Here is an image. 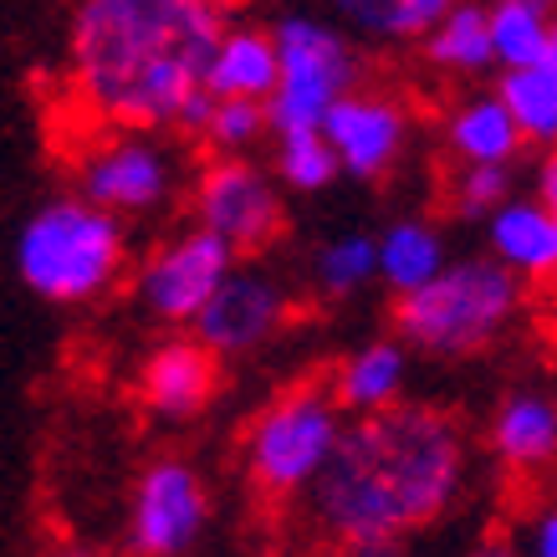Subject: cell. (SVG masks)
Here are the masks:
<instances>
[{
	"label": "cell",
	"instance_id": "obj_27",
	"mask_svg": "<svg viewBox=\"0 0 557 557\" xmlns=\"http://www.w3.org/2000/svg\"><path fill=\"white\" fill-rule=\"evenodd\" d=\"M460 0H388L384 11V32L379 36H394V41H414V36H430L440 21L456 11Z\"/></svg>",
	"mask_w": 557,
	"mask_h": 557
},
{
	"label": "cell",
	"instance_id": "obj_28",
	"mask_svg": "<svg viewBox=\"0 0 557 557\" xmlns=\"http://www.w3.org/2000/svg\"><path fill=\"white\" fill-rule=\"evenodd\" d=\"M343 16L354 21L358 32H369V36H379L384 32V11H388V0H333Z\"/></svg>",
	"mask_w": 557,
	"mask_h": 557
},
{
	"label": "cell",
	"instance_id": "obj_29",
	"mask_svg": "<svg viewBox=\"0 0 557 557\" xmlns=\"http://www.w3.org/2000/svg\"><path fill=\"white\" fill-rule=\"evenodd\" d=\"M527 547H532V557H557V507H547L532 522V542Z\"/></svg>",
	"mask_w": 557,
	"mask_h": 557
},
{
	"label": "cell",
	"instance_id": "obj_24",
	"mask_svg": "<svg viewBox=\"0 0 557 557\" xmlns=\"http://www.w3.org/2000/svg\"><path fill=\"white\" fill-rule=\"evenodd\" d=\"M276 170H282V180H287L292 189L312 195V189H327L333 180H338L343 159L333 153V144H327L322 134H302V138H282Z\"/></svg>",
	"mask_w": 557,
	"mask_h": 557
},
{
	"label": "cell",
	"instance_id": "obj_26",
	"mask_svg": "<svg viewBox=\"0 0 557 557\" xmlns=\"http://www.w3.org/2000/svg\"><path fill=\"white\" fill-rule=\"evenodd\" d=\"M261 128H271L267 102H215V119H210L205 138L215 149H246L261 138Z\"/></svg>",
	"mask_w": 557,
	"mask_h": 557
},
{
	"label": "cell",
	"instance_id": "obj_4",
	"mask_svg": "<svg viewBox=\"0 0 557 557\" xmlns=\"http://www.w3.org/2000/svg\"><path fill=\"white\" fill-rule=\"evenodd\" d=\"M522 287L502 261H450L430 287L409 292L394 307V333L405 348L435 358L481 354L517 318Z\"/></svg>",
	"mask_w": 557,
	"mask_h": 557
},
{
	"label": "cell",
	"instance_id": "obj_17",
	"mask_svg": "<svg viewBox=\"0 0 557 557\" xmlns=\"http://www.w3.org/2000/svg\"><path fill=\"white\" fill-rule=\"evenodd\" d=\"M491 450L517 466V471H537L557 456V405L547 394H511L502 409L491 414Z\"/></svg>",
	"mask_w": 557,
	"mask_h": 557
},
{
	"label": "cell",
	"instance_id": "obj_34",
	"mask_svg": "<svg viewBox=\"0 0 557 557\" xmlns=\"http://www.w3.org/2000/svg\"><path fill=\"white\" fill-rule=\"evenodd\" d=\"M553 57H557V51H553Z\"/></svg>",
	"mask_w": 557,
	"mask_h": 557
},
{
	"label": "cell",
	"instance_id": "obj_23",
	"mask_svg": "<svg viewBox=\"0 0 557 557\" xmlns=\"http://www.w3.org/2000/svg\"><path fill=\"white\" fill-rule=\"evenodd\" d=\"M312 276H318V287L327 292V297H348V292L379 282V236H363V231L333 236L318 251Z\"/></svg>",
	"mask_w": 557,
	"mask_h": 557
},
{
	"label": "cell",
	"instance_id": "obj_12",
	"mask_svg": "<svg viewBox=\"0 0 557 557\" xmlns=\"http://www.w3.org/2000/svg\"><path fill=\"white\" fill-rule=\"evenodd\" d=\"M287 318V297L282 287L261 276V271H236L225 287L215 292V302L200 312L195 322V338L210 354H251L282 327Z\"/></svg>",
	"mask_w": 557,
	"mask_h": 557
},
{
	"label": "cell",
	"instance_id": "obj_10",
	"mask_svg": "<svg viewBox=\"0 0 557 557\" xmlns=\"http://www.w3.org/2000/svg\"><path fill=\"white\" fill-rule=\"evenodd\" d=\"M205 527V486L185 460H159L138 475L128 547L138 557H180Z\"/></svg>",
	"mask_w": 557,
	"mask_h": 557
},
{
	"label": "cell",
	"instance_id": "obj_6",
	"mask_svg": "<svg viewBox=\"0 0 557 557\" xmlns=\"http://www.w3.org/2000/svg\"><path fill=\"white\" fill-rule=\"evenodd\" d=\"M271 36H276V57H282V87L267 102L271 128L282 138L322 134L333 108L354 92V47L318 16H282Z\"/></svg>",
	"mask_w": 557,
	"mask_h": 557
},
{
	"label": "cell",
	"instance_id": "obj_19",
	"mask_svg": "<svg viewBox=\"0 0 557 557\" xmlns=\"http://www.w3.org/2000/svg\"><path fill=\"white\" fill-rule=\"evenodd\" d=\"M445 144L460 164H511V153L522 144V128L507 113V102L486 92V98H466L445 123Z\"/></svg>",
	"mask_w": 557,
	"mask_h": 557
},
{
	"label": "cell",
	"instance_id": "obj_8",
	"mask_svg": "<svg viewBox=\"0 0 557 557\" xmlns=\"http://www.w3.org/2000/svg\"><path fill=\"white\" fill-rule=\"evenodd\" d=\"M174 164L149 134L108 138L77 164V195L108 215H149L170 200Z\"/></svg>",
	"mask_w": 557,
	"mask_h": 557
},
{
	"label": "cell",
	"instance_id": "obj_32",
	"mask_svg": "<svg viewBox=\"0 0 557 557\" xmlns=\"http://www.w3.org/2000/svg\"><path fill=\"white\" fill-rule=\"evenodd\" d=\"M51 557H92V553H77V547H67V553H51Z\"/></svg>",
	"mask_w": 557,
	"mask_h": 557
},
{
	"label": "cell",
	"instance_id": "obj_15",
	"mask_svg": "<svg viewBox=\"0 0 557 557\" xmlns=\"http://www.w3.org/2000/svg\"><path fill=\"white\" fill-rule=\"evenodd\" d=\"M405 373H409V358H405V343L394 338H379V343H363L354 354L343 358L338 379H333V399L354 414H384V409L399 405L405 394Z\"/></svg>",
	"mask_w": 557,
	"mask_h": 557
},
{
	"label": "cell",
	"instance_id": "obj_14",
	"mask_svg": "<svg viewBox=\"0 0 557 557\" xmlns=\"http://www.w3.org/2000/svg\"><path fill=\"white\" fill-rule=\"evenodd\" d=\"M282 87V57H276V36L236 26L220 41V57L210 67V92L215 102H271Z\"/></svg>",
	"mask_w": 557,
	"mask_h": 557
},
{
	"label": "cell",
	"instance_id": "obj_18",
	"mask_svg": "<svg viewBox=\"0 0 557 557\" xmlns=\"http://www.w3.org/2000/svg\"><path fill=\"white\" fill-rule=\"evenodd\" d=\"M491 41H496V62L507 72L553 62L557 51L553 0H491Z\"/></svg>",
	"mask_w": 557,
	"mask_h": 557
},
{
	"label": "cell",
	"instance_id": "obj_1",
	"mask_svg": "<svg viewBox=\"0 0 557 557\" xmlns=\"http://www.w3.org/2000/svg\"><path fill=\"white\" fill-rule=\"evenodd\" d=\"M231 36L220 0H72V87L92 119L128 134L189 128L215 119L210 67Z\"/></svg>",
	"mask_w": 557,
	"mask_h": 557
},
{
	"label": "cell",
	"instance_id": "obj_30",
	"mask_svg": "<svg viewBox=\"0 0 557 557\" xmlns=\"http://www.w3.org/2000/svg\"><path fill=\"white\" fill-rule=\"evenodd\" d=\"M537 205L547 215H557V153H547L537 164Z\"/></svg>",
	"mask_w": 557,
	"mask_h": 557
},
{
	"label": "cell",
	"instance_id": "obj_9",
	"mask_svg": "<svg viewBox=\"0 0 557 557\" xmlns=\"http://www.w3.org/2000/svg\"><path fill=\"white\" fill-rule=\"evenodd\" d=\"M195 215L231 251H261L282 231V195L246 159H215L195 185Z\"/></svg>",
	"mask_w": 557,
	"mask_h": 557
},
{
	"label": "cell",
	"instance_id": "obj_13",
	"mask_svg": "<svg viewBox=\"0 0 557 557\" xmlns=\"http://www.w3.org/2000/svg\"><path fill=\"white\" fill-rule=\"evenodd\" d=\"M215 379V354L200 338H170L144 363V405L164 420H189L210 405Z\"/></svg>",
	"mask_w": 557,
	"mask_h": 557
},
{
	"label": "cell",
	"instance_id": "obj_33",
	"mask_svg": "<svg viewBox=\"0 0 557 557\" xmlns=\"http://www.w3.org/2000/svg\"><path fill=\"white\" fill-rule=\"evenodd\" d=\"M547 67H553V77H557V57H553V62H547Z\"/></svg>",
	"mask_w": 557,
	"mask_h": 557
},
{
	"label": "cell",
	"instance_id": "obj_2",
	"mask_svg": "<svg viewBox=\"0 0 557 557\" xmlns=\"http://www.w3.org/2000/svg\"><path fill=\"white\" fill-rule=\"evenodd\" d=\"M466 481V445L445 409L394 405L354 420L322 481L307 491L312 522L343 557H394L414 527L435 522Z\"/></svg>",
	"mask_w": 557,
	"mask_h": 557
},
{
	"label": "cell",
	"instance_id": "obj_3",
	"mask_svg": "<svg viewBox=\"0 0 557 557\" xmlns=\"http://www.w3.org/2000/svg\"><path fill=\"white\" fill-rule=\"evenodd\" d=\"M123 271V220L83 195L41 205L16 236V276L47 302H92Z\"/></svg>",
	"mask_w": 557,
	"mask_h": 557
},
{
	"label": "cell",
	"instance_id": "obj_16",
	"mask_svg": "<svg viewBox=\"0 0 557 557\" xmlns=\"http://www.w3.org/2000/svg\"><path fill=\"white\" fill-rule=\"evenodd\" d=\"M486 240H491V256L507 271H522V276L557 271V215H547L537 200L502 205L486 225Z\"/></svg>",
	"mask_w": 557,
	"mask_h": 557
},
{
	"label": "cell",
	"instance_id": "obj_22",
	"mask_svg": "<svg viewBox=\"0 0 557 557\" xmlns=\"http://www.w3.org/2000/svg\"><path fill=\"white\" fill-rule=\"evenodd\" d=\"M496 98L507 102V113L517 119L522 138H537V144H553L557 138V77L553 67H527V72H507Z\"/></svg>",
	"mask_w": 557,
	"mask_h": 557
},
{
	"label": "cell",
	"instance_id": "obj_21",
	"mask_svg": "<svg viewBox=\"0 0 557 557\" xmlns=\"http://www.w3.org/2000/svg\"><path fill=\"white\" fill-rule=\"evenodd\" d=\"M424 47H430V62H440V67H450V72L491 67V62H496V41H491V5L460 0L456 11L424 36Z\"/></svg>",
	"mask_w": 557,
	"mask_h": 557
},
{
	"label": "cell",
	"instance_id": "obj_5",
	"mask_svg": "<svg viewBox=\"0 0 557 557\" xmlns=\"http://www.w3.org/2000/svg\"><path fill=\"white\" fill-rule=\"evenodd\" d=\"M343 445L338 399L322 388H292L246 430V471L271 496H297L322 481Z\"/></svg>",
	"mask_w": 557,
	"mask_h": 557
},
{
	"label": "cell",
	"instance_id": "obj_31",
	"mask_svg": "<svg viewBox=\"0 0 557 557\" xmlns=\"http://www.w3.org/2000/svg\"><path fill=\"white\" fill-rule=\"evenodd\" d=\"M471 557H517L511 547H502V542H486V547H475Z\"/></svg>",
	"mask_w": 557,
	"mask_h": 557
},
{
	"label": "cell",
	"instance_id": "obj_11",
	"mask_svg": "<svg viewBox=\"0 0 557 557\" xmlns=\"http://www.w3.org/2000/svg\"><path fill=\"white\" fill-rule=\"evenodd\" d=\"M322 138L333 144L343 159V170L358 180H379L394 170V159L405 153L409 138V113L384 92H348L333 108V119L322 128Z\"/></svg>",
	"mask_w": 557,
	"mask_h": 557
},
{
	"label": "cell",
	"instance_id": "obj_7",
	"mask_svg": "<svg viewBox=\"0 0 557 557\" xmlns=\"http://www.w3.org/2000/svg\"><path fill=\"white\" fill-rule=\"evenodd\" d=\"M236 276V251L210 231H185L144 261L138 271V302L159 322H200L215 292Z\"/></svg>",
	"mask_w": 557,
	"mask_h": 557
},
{
	"label": "cell",
	"instance_id": "obj_20",
	"mask_svg": "<svg viewBox=\"0 0 557 557\" xmlns=\"http://www.w3.org/2000/svg\"><path fill=\"white\" fill-rule=\"evenodd\" d=\"M445 267H450L445 261V240H440V231L430 220H394L379 236V276L399 297L430 287Z\"/></svg>",
	"mask_w": 557,
	"mask_h": 557
},
{
	"label": "cell",
	"instance_id": "obj_25",
	"mask_svg": "<svg viewBox=\"0 0 557 557\" xmlns=\"http://www.w3.org/2000/svg\"><path fill=\"white\" fill-rule=\"evenodd\" d=\"M450 195H456L460 215H496L502 205H511V170L507 164H460Z\"/></svg>",
	"mask_w": 557,
	"mask_h": 557
}]
</instances>
